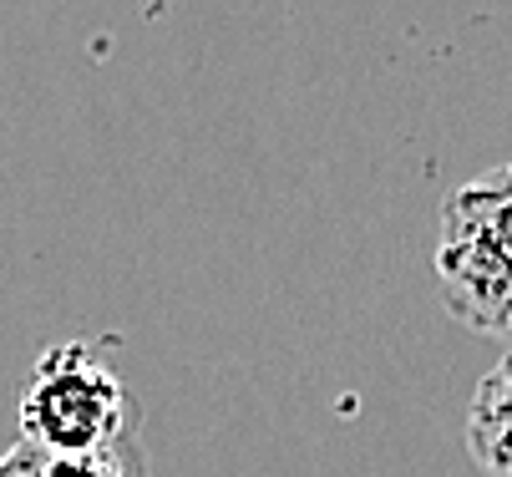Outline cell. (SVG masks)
<instances>
[{
	"mask_svg": "<svg viewBox=\"0 0 512 477\" xmlns=\"http://www.w3.org/2000/svg\"><path fill=\"white\" fill-rule=\"evenodd\" d=\"M436 280L457 325L512 346V163L447 193L436 229Z\"/></svg>",
	"mask_w": 512,
	"mask_h": 477,
	"instance_id": "obj_1",
	"label": "cell"
},
{
	"mask_svg": "<svg viewBox=\"0 0 512 477\" xmlns=\"http://www.w3.org/2000/svg\"><path fill=\"white\" fill-rule=\"evenodd\" d=\"M137 432V396L87 340H56L36 356L21 391V442L41 447L46 457H82Z\"/></svg>",
	"mask_w": 512,
	"mask_h": 477,
	"instance_id": "obj_2",
	"label": "cell"
},
{
	"mask_svg": "<svg viewBox=\"0 0 512 477\" xmlns=\"http://www.w3.org/2000/svg\"><path fill=\"white\" fill-rule=\"evenodd\" d=\"M467 452L487 477H512V351L477 381L467 406Z\"/></svg>",
	"mask_w": 512,
	"mask_h": 477,
	"instance_id": "obj_3",
	"label": "cell"
},
{
	"mask_svg": "<svg viewBox=\"0 0 512 477\" xmlns=\"http://www.w3.org/2000/svg\"><path fill=\"white\" fill-rule=\"evenodd\" d=\"M46 477H148V452H142V432L102 447V452H82V457H46Z\"/></svg>",
	"mask_w": 512,
	"mask_h": 477,
	"instance_id": "obj_4",
	"label": "cell"
},
{
	"mask_svg": "<svg viewBox=\"0 0 512 477\" xmlns=\"http://www.w3.org/2000/svg\"><path fill=\"white\" fill-rule=\"evenodd\" d=\"M0 477H46V452L31 447V442H16L0 457Z\"/></svg>",
	"mask_w": 512,
	"mask_h": 477,
	"instance_id": "obj_5",
	"label": "cell"
}]
</instances>
